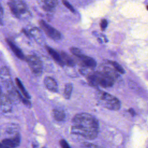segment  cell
Instances as JSON below:
<instances>
[{
    "instance_id": "6da1fadb",
    "label": "cell",
    "mask_w": 148,
    "mask_h": 148,
    "mask_svg": "<svg viewBox=\"0 0 148 148\" xmlns=\"http://www.w3.org/2000/svg\"><path fill=\"white\" fill-rule=\"evenodd\" d=\"M71 132L87 139H95L99 132L98 120L86 113H78L72 119Z\"/></svg>"
},
{
    "instance_id": "7a4b0ae2",
    "label": "cell",
    "mask_w": 148,
    "mask_h": 148,
    "mask_svg": "<svg viewBox=\"0 0 148 148\" xmlns=\"http://www.w3.org/2000/svg\"><path fill=\"white\" fill-rule=\"evenodd\" d=\"M96 98L98 103L102 106L109 110H117L120 108V101L114 96L104 92L98 91Z\"/></svg>"
},
{
    "instance_id": "3957f363",
    "label": "cell",
    "mask_w": 148,
    "mask_h": 148,
    "mask_svg": "<svg viewBox=\"0 0 148 148\" xmlns=\"http://www.w3.org/2000/svg\"><path fill=\"white\" fill-rule=\"evenodd\" d=\"M87 80L89 84L91 86H100L102 87H111L114 82V79L105 72H97L95 74L89 75Z\"/></svg>"
},
{
    "instance_id": "277c9868",
    "label": "cell",
    "mask_w": 148,
    "mask_h": 148,
    "mask_svg": "<svg viewBox=\"0 0 148 148\" xmlns=\"http://www.w3.org/2000/svg\"><path fill=\"white\" fill-rule=\"evenodd\" d=\"M31 71L36 74L39 75L42 71V64L39 58L34 55H29L25 58Z\"/></svg>"
},
{
    "instance_id": "5b68a950",
    "label": "cell",
    "mask_w": 148,
    "mask_h": 148,
    "mask_svg": "<svg viewBox=\"0 0 148 148\" xmlns=\"http://www.w3.org/2000/svg\"><path fill=\"white\" fill-rule=\"evenodd\" d=\"M39 25L45 34L50 38L54 40H58L61 39V35L56 29L46 23L43 20H40Z\"/></svg>"
},
{
    "instance_id": "8992f818",
    "label": "cell",
    "mask_w": 148,
    "mask_h": 148,
    "mask_svg": "<svg viewBox=\"0 0 148 148\" xmlns=\"http://www.w3.org/2000/svg\"><path fill=\"white\" fill-rule=\"evenodd\" d=\"M0 79L8 90L13 86L9 71L6 66H2L0 69Z\"/></svg>"
},
{
    "instance_id": "52a82bcc",
    "label": "cell",
    "mask_w": 148,
    "mask_h": 148,
    "mask_svg": "<svg viewBox=\"0 0 148 148\" xmlns=\"http://www.w3.org/2000/svg\"><path fill=\"white\" fill-rule=\"evenodd\" d=\"M20 143V136L18 134H15L12 138H6L2 141V143L9 148H15L17 147Z\"/></svg>"
},
{
    "instance_id": "ba28073f",
    "label": "cell",
    "mask_w": 148,
    "mask_h": 148,
    "mask_svg": "<svg viewBox=\"0 0 148 148\" xmlns=\"http://www.w3.org/2000/svg\"><path fill=\"white\" fill-rule=\"evenodd\" d=\"M0 106L3 112L8 113L12 110V102L6 94H2L0 97Z\"/></svg>"
},
{
    "instance_id": "9c48e42d",
    "label": "cell",
    "mask_w": 148,
    "mask_h": 148,
    "mask_svg": "<svg viewBox=\"0 0 148 148\" xmlns=\"http://www.w3.org/2000/svg\"><path fill=\"white\" fill-rule=\"evenodd\" d=\"M6 41L7 43L8 44L9 46L10 47V49L12 50V51L13 52V53L15 54V56L17 58H18L20 60L25 59L24 54L23 53L22 51L17 47V46H16L11 40L9 39H6Z\"/></svg>"
},
{
    "instance_id": "30bf717a",
    "label": "cell",
    "mask_w": 148,
    "mask_h": 148,
    "mask_svg": "<svg viewBox=\"0 0 148 148\" xmlns=\"http://www.w3.org/2000/svg\"><path fill=\"white\" fill-rule=\"evenodd\" d=\"M44 84L46 88L53 92H56L58 90V85L56 81L51 77L46 76L44 79Z\"/></svg>"
},
{
    "instance_id": "8fae6325",
    "label": "cell",
    "mask_w": 148,
    "mask_h": 148,
    "mask_svg": "<svg viewBox=\"0 0 148 148\" xmlns=\"http://www.w3.org/2000/svg\"><path fill=\"white\" fill-rule=\"evenodd\" d=\"M46 49L47 51V52L49 53V54L54 59V60L57 62V63H58L59 65H62V66L64 65L60 55L56 50H54L53 49H52L49 46H46Z\"/></svg>"
},
{
    "instance_id": "7c38bea8",
    "label": "cell",
    "mask_w": 148,
    "mask_h": 148,
    "mask_svg": "<svg viewBox=\"0 0 148 148\" xmlns=\"http://www.w3.org/2000/svg\"><path fill=\"white\" fill-rule=\"evenodd\" d=\"M83 65L88 68H94L97 65V62L92 58L84 55L80 58Z\"/></svg>"
},
{
    "instance_id": "4fadbf2b",
    "label": "cell",
    "mask_w": 148,
    "mask_h": 148,
    "mask_svg": "<svg viewBox=\"0 0 148 148\" xmlns=\"http://www.w3.org/2000/svg\"><path fill=\"white\" fill-rule=\"evenodd\" d=\"M60 56H61V60H62V61L64 65L65 64L69 66H73L75 65V61L66 53L62 52V53H61Z\"/></svg>"
},
{
    "instance_id": "5bb4252c",
    "label": "cell",
    "mask_w": 148,
    "mask_h": 148,
    "mask_svg": "<svg viewBox=\"0 0 148 148\" xmlns=\"http://www.w3.org/2000/svg\"><path fill=\"white\" fill-rule=\"evenodd\" d=\"M52 115L53 118L56 121H62L65 117V112L61 109H55L53 110Z\"/></svg>"
},
{
    "instance_id": "9a60e30c",
    "label": "cell",
    "mask_w": 148,
    "mask_h": 148,
    "mask_svg": "<svg viewBox=\"0 0 148 148\" xmlns=\"http://www.w3.org/2000/svg\"><path fill=\"white\" fill-rule=\"evenodd\" d=\"M15 81H16V83L18 88L20 90L21 92L22 93V94L23 95L24 98L27 99H29L30 98V96L28 94V93L27 92V91H26V90L25 89V88H24V86L23 85V84H22L21 82L20 81V80L18 78H16L15 79Z\"/></svg>"
},
{
    "instance_id": "2e32d148",
    "label": "cell",
    "mask_w": 148,
    "mask_h": 148,
    "mask_svg": "<svg viewBox=\"0 0 148 148\" xmlns=\"http://www.w3.org/2000/svg\"><path fill=\"white\" fill-rule=\"evenodd\" d=\"M8 5L9 7V9L11 11V12L12 13V14L16 17L17 18H20V14L18 11V9L16 7V5L14 2L13 0H10L9 2H8Z\"/></svg>"
},
{
    "instance_id": "e0dca14e",
    "label": "cell",
    "mask_w": 148,
    "mask_h": 148,
    "mask_svg": "<svg viewBox=\"0 0 148 148\" xmlns=\"http://www.w3.org/2000/svg\"><path fill=\"white\" fill-rule=\"evenodd\" d=\"M72 91V85L71 83H66L65 86L64 97L66 99H69Z\"/></svg>"
},
{
    "instance_id": "ac0fdd59",
    "label": "cell",
    "mask_w": 148,
    "mask_h": 148,
    "mask_svg": "<svg viewBox=\"0 0 148 148\" xmlns=\"http://www.w3.org/2000/svg\"><path fill=\"white\" fill-rule=\"evenodd\" d=\"M70 51L79 58H80L84 56V54L82 53V51L76 47H71L70 49Z\"/></svg>"
},
{
    "instance_id": "d6986e66",
    "label": "cell",
    "mask_w": 148,
    "mask_h": 148,
    "mask_svg": "<svg viewBox=\"0 0 148 148\" xmlns=\"http://www.w3.org/2000/svg\"><path fill=\"white\" fill-rule=\"evenodd\" d=\"M110 63L117 72H119L121 74H124L125 73L124 69L119 63L116 61H110Z\"/></svg>"
},
{
    "instance_id": "ffe728a7",
    "label": "cell",
    "mask_w": 148,
    "mask_h": 148,
    "mask_svg": "<svg viewBox=\"0 0 148 148\" xmlns=\"http://www.w3.org/2000/svg\"><path fill=\"white\" fill-rule=\"evenodd\" d=\"M44 2L46 6L49 8H54L58 4L57 0H44Z\"/></svg>"
},
{
    "instance_id": "44dd1931",
    "label": "cell",
    "mask_w": 148,
    "mask_h": 148,
    "mask_svg": "<svg viewBox=\"0 0 148 148\" xmlns=\"http://www.w3.org/2000/svg\"><path fill=\"white\" fill-rule=\"evenodd\" d=\"M62 3L64 4V5H65L69 10H71L73 13L75 12V10L74 9L73 6L66 0H62Z\"/></svg>"
},
{
    "instance_id": "7402d4cb",
    "label": "cell",
    "mask_w": 148,
    "mask_h": 148,
    "mask_svg": "<svg viewBox=\"0 0 148 148\" xmlns=\"http://www.w3.org/2000/svg\"><path fill=\"white\" fill-rule=\"evenodd\" d=\"M60 145L62 148H71L67 142L64 139H61L60 141Z\"/></svg>"
},
{
    "instance_id": "603a6c76",
    "label": "cell",
    "mask_w": 148,
    "mask_h": 148,
    "mask_svg": "<svg viewBox=\"0 0 148 148\" xmlns=\"http://www.w3.org/2000/svg\"><path fill=\"white\" fill-rule=\"evenodd\" d=\"M107 25H108V22H107L106 20H105V19H102V20H101V21L100 25H101V29H102L103 31L105 30V29L106 28Z\"/></svg>"
},
{
    "instance_id": "cb8c5ba5",
    "label": "cell",
    "mask_w": 148,
    "mask_h": 148,
    "mask_svg": "<svg viewBox=\"0 0 148 148\" xmlns=\"http://www.w3.org/2000/svg\"><path fill=\"white\" fill-rule=\"evenodd\" d=\"M84 147L85 148H103V147H100L98 145H93V144H91V143H86V144H85Z\"/></svg>"
},
{
    "instance_id": "d4e9b609",
    "label": "cell",
    "mask_w": 148,
    "mask_h": 148,
    "mask_svg": "<svg viewBox=\"0 0 148 148\" xmlns=\"http://www.w3.org/2000/svg\"><path fill=\"white\" fill-rule=\"evenodd\" d=\"M3 9L0 3V24H2V19H3Z\"/></svg>"
},
{
    "instance_id": "484cf974",
    "label": "cell",
    "mask_w": 148,
    "mask_h": 148,
    "mask_svg": "<svg viewBox=\"0 0 148 148\" xmlns=\"http://www.w3.org/2000/svg\"><path fill=\"white\" fill-rule=\"evenodd\" d=\"M129 112L131 114L132 116H134V114H135V111H134L132 108H131V109H129Z\"/></svg>"
},
{
    "instance_id": "4316f807",
    "label": "cell",
    "mask_w": 148,
    "mask_h": 148,
    "mask_svg": "<svg viewBox=\"0 0 148 148\" xmlns=\"http://www.w3.org/2000/svg\"><path fill=\"white\" fill-rule=\"evenodd\" d=\"M0 148H9V147L5 146L3 145L2 143H0Z\"/></svg>"
},
{
    "instance_id": "83f0119b",
    "label": "cell",
    "mask_w": 148,
    "mask_h": 148,
    "mask_svg": "<svg viewBox=\"0 0 148 148\" xmlns=\"http://www.w3.org/2000/svg\"><path fill=\"white\" fill-rule=\"evenodd\" d=\"M2 91H1V87H0V97H1V95H2Z\"/></svg>"
}]
</instances>
